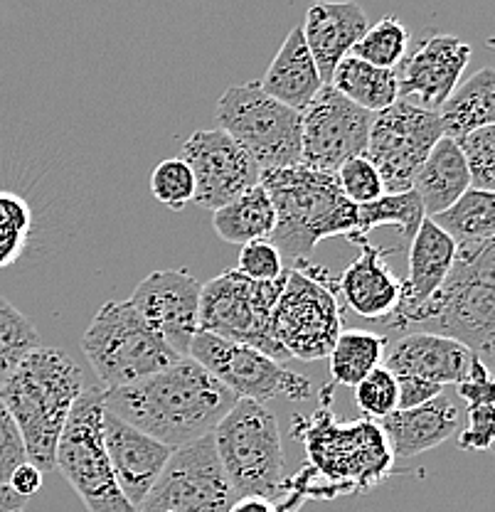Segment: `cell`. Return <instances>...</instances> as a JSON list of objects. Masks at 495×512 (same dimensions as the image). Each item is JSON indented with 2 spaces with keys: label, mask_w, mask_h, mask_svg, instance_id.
Segmentation results:
<instances>
[{
  "label": "cell",
  "mask_w": 495,
  "mask_h": 512,
  "mask_svg": "<svg viewBox=\"0 0 495 512\" xmlns=\"http://www.w3.org/2000/svg\"><path fill=\"white\" fill-rule=\"evenodd\" d=\"M444 136L459 138L476 128L495 124V67L478 69L459 84L439 109Z\"/></svg>",
  "instance_id": "obj_26"
},
{
  "label": "cell",
  "mask_w": 495,
  "mask_h": 512,
  "mask_svg": "<svg viewBox=\"0 0 495 512\" xmlns=\"http://www.w3.org/2000/svg\"><path fill=\"white\" fill-rule=\"evenodd\" d=\"M104 444L121 493L126 495L133 508H138L148 490L161 478L165 463L170 461L175 448L153 439L151 434L129 424L109 409L104 412Z\"/></svg>",
  "instance_id": "obj_19"
},
{
  "label": "cell",
  "mask_w": 495,
  "mask_h": 512,
  "mask_svg": "<svg viewBox=\"0 0 495 512\" xmlns=\"http://www.w3.org/2000/svg\"><path fill=\"white\" fill-rule=\"evenodd\" d=\"M463 451H491L495 446V404L466 407V426L459 431Z\"/></svg>",
  "instance_id": "obj_42"
},
{
  "label": "cell",
  "mask_w": 495,
  "mask_h": 512,
  "mask_svg": "<svg viewBox=\"0 0 495 512\" xmlns=\"http://www.w3.org/2000/svg\"><path fill=\"white\" fill-rule=\"evenodd\" d=\"M106 389L84 387L57 441L55 468L82 498L89 512H138L116 483L104 444Z\"/></svg>",
  "instance_id": "obj_6"
},
{
  "label": "cell",
  "mask_w": 495,
  "mask_h": 512,
  "mask_svg": "<svg viewBox=\"0 0 495 512\" xmlns=\"http://www.w3.org/2000/svg\"><path fill=\"white\" fill-rule=\"evenodd\" d=\"M441 136L444 124L439 111L397 99L375 114L365 158L377 168L387 192L412 190L419 168Z\"/></svg>",
  "instance_id": "obj_11"
},
{
  "label": "cell",
  "mask_w": 495,
  "mask_h": 512,
  "mask_svg": "<svg viewBox=\"0 0 495 512\" xmlns=\"http://www.w3.org/2000/svg\"><path fill=\"white\" fill-rule=\"evenodd\" d=\"M217 124L252 156L259 170L301 163V111L276 101L259 82L227 89L217 101Z\"/></svg>",
  "instance_id": "obj_8"
},
{
  "label": "cell",
  "mask_w": 495,
  "mask_h": 512,
  "mask_svg": "<svg viewBox=\"0 0 495 512\" xmlns=\"http://www.w3.org/2000/svg\"><path fill=\"white\" fill-rule=\"evenodd\" d=\"M202 284L188 269L153 271L136 286L129 301L180 357L200 330Z\"/></svg>",
  "instance_id": "obj_16"
},
{
  "label": "cell",
  "mask_w": 495,
  "mask_h": 512,
  "mask_svg": "<svg viewBox=\"0 0 495 512\" xmlns=\"http://www.w3.org/2000/svg\"><path fill=\"white\" fill-rule=\"evenodd\" d=\"M301 28L323 84H330L338 62L350 55L370 25L365 10L353 0H321L308 8Z\"/></svg>",
  "instance_id": "obj_22"
},
{
  "label": "cell",
  "mask_w": 495,
  "mask_h": 512,
  "mask_svg": "<svg viewBox=\"0 0 495 512\" xmlns=\"http://www.w3.org/2000/svg\"><path fill=\"white\" fill-rule=\"evenodd\" d=\"M360 247V256L340 276V293L345 306L365 320L382 323L397 311L402 301V281L382 261V249L372 247L365 237L353 239Z\"/></svg>",
  "instance_id": "obj_23"
},
{
  "label": "cell",
  "mask_w": 495,
  "mask_h": 512,
  "mask_svg": "<svg viewBox=\"0 0 495 512\" xmlns=\"http://www.w3.org/2000/svg\"><path fill=\"white\" fill-rule=\"evenodd\" d=\"M335 89L350 99L353 104L363 106L370 114H380L387 106L399 99V84L395 69L375 67V64L358 60L355 55H345L335 67L333 79Z\"/></svg>",
  "instance_id": "obj_28"
},
{
  "label": "cell",
  "mask_w": 495,
  "mask_h": 512,
  "mask_svg": "<svg viewBox=\"0 0 495 512\" xmlns=\"http://www.w3.org/2000/svg\"><path fill=\"white\" fill-rule=\"evenodd\" d=\"M35 348H40V335L33 320L0 296V384Z\"/></svg>",
  "instance_id": "obj_34"
},
{
  "label": "cell",
  "mask_w": 495,
  "mask_h": 512,
  "mask_svg": "<svg viewBox=\"0 0 495 512\" xmlns=\"http://www.w3.org/2000/svg\"><path fill=\"white\" fill-rule=\"evenodd\" d=\"M237 394L193 357H180L156 375L106 389V409L129 424L180 448L212 434L237 402Z\"/></svg>",
  "instance_id": "obj_1"
},
{
  "label": "cell",
  "mask_w": 495,
  "mask_h": 512,
  "mask_svg": "<svg viewBox=\"0 0 495 512\" xmlns=\"http://www.w3.org/2000/svg\"><path fill=\"white\" fill-rule=\"evenodd\" d=\"M340 330L335 288L321 269L286 271V286L274 311V333L286 355L313 362L330 355Z\"/></svg>",
  "instance_id": "obj_10"
},
{
  "label": "cell",
  "mask_w": 495,
  "mask_h": 512,
  "mask_svg": "<svg viewBox=\"0 0 495 512\" xmlns=\"http://www.w3.org/2000/svg\"><path fill=\"white\" fill-rule=\"evenodd\" d=\"M355 402L370 419H385L399 409L397 375L387 367H377L363 382L355 384Z\"/></svg>",
  "instance_id": "obj_36"
},
{
  "label": "cell",
  "mask_w": 495,
  "mask_h": 512,
  "mask_svg": "<svg viewBox=\"0 0 495 512\" xmlns=\"http://www.w3.org/2000/svg\"><path fill=\"white\" fill-rule=\"evenodd\" d=\"M387 340L372 330H340L333 350H330V375L335 384L355 387L372 370H377L385 357Z\"/></svg>",
  "instance_id": "obj_30"
},
{
  "label": "cell",
  "mask_w": 495,
  "mask_h": 512,
  "mask_svg": "<svg viewBox=\"0 0 495 512\" xmlns=\"http://www.w3.org/2000/svg\"><path fill=\"white\" fill-rule=\"evenodd\" d=\"M466 421V402L459 394L441 392L414 409H397L382 419V431L397 458H414L459 436Z\"/></svg>",
  "instance_id": "obj_21"
},
{
  "label": "cell",
  "mask_w": 495,
  "mask_h": 512,
  "mask_svg": "<svg viewBox=\"0 0 495 512\" xmlns=\"http://www.w3.org/2000/svg\"><path fill=\"white\" fill-rule=\"evenodd\" d=\"M151 192L168 210H185L195 200V175L185 158H165L153 168Z\"/></svg>",
  "instance_id": "obj_35"
},
{
  "label": "cell",
  "mask_w": 495,
  "mask_h": 512,
  "mask_svg": "<svg viewBox=\"0 0 495 512\" xmlns=\"http://www.w3.org/2000/svg\"><path fill=\"white\" fill-rule=\"evenodd\" d=\"M375 114L345 99L333 84H323L316 99L301 111V163L321 173H338L350 158L365 156Z\"/></svg>",
  "instance_id": "obj_14"
},
{
  "label": "cell",
  "mask_w": 495,
  "mask_h": 512,
  "mask_svg": "<svg viewBox=\"0 0 495 512\" xmlns=\"http://www.w3.org/2000/svg\"><path fill=\"white\" fill-rule=\"evenodd\" d=\"M234 498L215 436L205 434L175 448L138 512H230Z\"/></svg>",
  "instance_id": "obj_12"
},
{
  "label": "cell",
  "mask_w": 495,
  "mask_h": 512,
  "mask_svg": "<svg viewBox=\"0 0 495 512\" xmlns=\"http://www.w3.org/2000/svg\"><path fill=\"white\" fill-rule=\"evenodd\" d=\"M456 244L483 242L495 237V190L468 188L449 210L431 217Z\"/></svg>",
  "instance_id": "obj_31"
},
{
  "label": "cell",
  "mask_w": 495,
  "mask_h": 512,
  "mask_svg": "<svg viewBox=\"0 0 495 512\" xmlns=\"http://www.w3.org/2000/svg\"><path fill=\"white\" fill-rule=\"evenodd\" d=\"M456 249H459L456 239L431 217H424L417 234L409 242V274L402 281V301L390 318L382 320L387 328L407 333L419 308L429 303L431 296L444 286L446 276L454 266Z\"/></svg>",
  "instance_id": "obj_18"
},
{
  "label": "cell",
  "mask_w": 495,
  "mask_h": 512,
  "mask_svg": "<svg viewBox=\"0 0 495 512\" xmlns=\"http://www.w3.org/2000/svg\"><path fill=\"white\" fill-rule=\"evenodd\" d=\"M82 350L104 389L141 382L180 360L131 301H106L84 330Z\"/></svg>",
  "instance_id": "obj_5"
},
{
  "label": "cell",
  "mask_w": 495,
  "mask_h": 512,
  "mask_svg": "<svg viewBox=\"0 0 495 512\" xmlns=\"http://www.w3.org/2000/svg\"><path fill=\"white\" fill-rule=\"evenodd\" d=\"M412 188L422 197L427 217L449 210L463 192L471 188V173H468L466 156H463L456 138H439V143L431 148L429 158L419 168Z\"/></svg>",
  "instance_id": "obj_25"
},
{
  "label": "cell",
  "mask_w": 495,
  "mask_h": 512,
  "mask_svg": "<svg viewBox=\"0 0 495 512\" xmlns=\"http://www.w3.org/2000/svg\"><path fill=\"white\" fill-rule=\"evenodd\" d=\"M230 512H291L284 505H276L274 500L259 498V495H244V498L234 500Z\"/></svg>",
  "instance_id": "obj_46"
},
{
  "label": "cell",
  "mask_w": 495,
  "mask_h": 512,
  "mask_svg": "<svg viewBox=\"0 0 495 512\" xmlns=\"http://www.w3.org/2000/svg\"><path fill=\"white\" fill-rule=\"evenodd\" d=\"M237 271L254 281H274L284 274V256L269 239L242 244V252L237 256Z\"/></svg>",
  "instance_id": "obj_40"
},
{
  "label": "cell",
  "mask_w": 495,
  "mask_h": 512,
  "mask_svg": "<svg viewBox=\"0 0 495 512\" xmlns=\"http://www.w3.org/2000/svg\"><path fill=\"white\" fill-rule=\"evenodd\" d=\"M424 217H427L424 202L414 188L404 192H385V195L377 197L375 202L358 205V229H355V234L350 237V242L365 237L370 229L390 224V227L399 229L404 242L409 244L414 239V234H417L419 224L424 222Z\"/></svg>",
  "instance_id": "obj_32"
},
{
  "label": "cell",
  "mask_w": 495,
  "mask_h": 512,
  "mask_svg": "<svg viewBox=\"0 0 495 512\" xmlns=\"http://www.w3.org/2000/svg\"><path fill=\"white\" fill-rule=\"evenodd\" d=\"M28 498L15 493L10 485H0V512H13V510H25Z\"/></svg>",
  "instance_id": "obj_47"
},
{
  "label": "cell",
  "mask_w": 495,
  "mask_h": 512,
  "mask_svg": "<svg viewBox=\"0 0 495 512\" xmlns=\"http://www.w3.org/2000/svg\"><path fill=\"white\" fill-rule=\"evenodd\" d=\"M409 40H412V35H409L407 25L397 15H385L380 23L367 28L365 35L355 42L350 55L375 64V67L397 69L407 55Z\"/></svg>",
  "instance_id": "obj_33"
},
{
  "label": "cell",
  "mask_w": 495,
  "mask_h": 512,
  "mask_svg": "<svg viewBox=\"0 0 495 512\" xmlns=\"http://www.w3.org/2000/svg\"><path fill=\"white\" fill-rule=\"evenodd\" d=\"M259 84L266 94L296 111H303L316 99L323 89V79L306 45L303 28H294L286 35L284 45L276 52L274 62L269 64Z\"/></svg>",
  "instance_id": "obj_24"
},
{
  "label": "cell",
  "mask_w": 495,
  "mask_h": 512,
  "mask_svg": "<svg viewBox=\"0 0 495 512\" xmlns=\"http://www.w3.org/2000/svg\"><path fill=\"white\" fill-rule=\"evenodd\" d=\"M491 453H493V456H495V446H493V448H491Z\"/></svg>",
  "instance_id": "obj_48"
},
{
  "label": "cell",
  "mask_w": 495,
  "mask_h": 512,
  "mask_svg": "<svg viewBox=\"0 0 495 512\" xmlns=\"http://www.w3.org/2000/svg\"><path fill=\"white\" fill-rule=\"evenodd\" d=\"M37 229L40 222L28 192L0 185V271L33 254Z\"/></svg>",
  "instance_id": "obj_29"
},
{
  "label": "cell",
  "mask_w": 495,
  "mask_h": 512,
  "mask_svg": "<svg viewBox=\"0 0 495 512\" xmlns=\"http://www.w3.org/2000/svg\"><path fill=\"white\" fill-rule=\"evenodd\" d=\"M397 387H399V409L422 407V404L431 402V399L439 397V394L446 389L444 384H436L412 375H397Z\"/></svg>",
  "instance_id": "obj_44"
},
{
  "label": "cell",
  "mask_w": 495,
  "mask_h": 512,
  "mask_svg": "<svg viewBox=\"0 0 495 512\" xmlns=\"http://www.w3.org/2000/svg\"><path fill=\"white\" fill-rule=\"evenodd\" d=\"M338 178L340 190L348 197L353 205H367V202H375L377 197L385 195V183H382L380 173H377L375 165L370 163L365 156L350 158L340 165V170L335 173Z\"/></svg>",
  "instance_id": "obj_38"
},
{
  "label": "cell",
  "mask_w": 495,
  "mask_h": 512,
  "mask_svg": "<svg viewBox=\"0 0 495 512\" xmlns=\"http://www.w3.org/2000/svg\"><path fill=\"white\" fill-rule=\"evenodd\" d=\"M84 387L82 367L62 348L42 345L0 384V399L23 434L28 461L42 473L55 468L57 441Z\"/></svg>",
  "instance_id": "obj_2"
},
{
  "label": "cell",
  "mask_w": 495,
  "mask_h": 512,
  "mask_svg": "<svg viewBox=\"0 0 495 512\" xmlns=\"http://www.w3.org/2000/svg\"><path fill=\"white\" fill-rule=\"evenodd\" d=\"M227 480L237 498H279L286 490L284 448L276 416L254 399H237L212 431Z\"/></svg>",
  "instance_id": "obj_4"
},
{
  "label": "cell",
  "mask_w": 495,
  "mask_h": 512,
  "mask_svg": "<svg viewBox=\"0 0 495 512\" xmlns=\"http://www.w3.org/2000/svg\"><path fill=\"white\" fill-rule=\"evenodd\" d=\"M180 158L188 160L195 175V205L220 210L234 197L259 183V165L222 128L195 131L183 143Z\"/></svg>",
  "instance_id": "obj_15"
},
{
  "label": "cell",
  "mask_w": 495,
  "mask_h": 512,
  "mask_svg": "<svg viewBox=\"0 0 495 512\" xmlns=\"http://www.w3.org/2000/svg\"><path fill=\"white\" fill-rule=\"evenodd\" d=\"M284 286L286 271L274 281H254L237 269L222 271L202 286L200 330L286 360L289 355L274 333V311Z\"/></svg>",
  "instance_id": "obj_7"
},
{
  "label": "cell",
  "mask_w": 495,
  "mask_h": 512,
  "mask_svg": "<svg viewBox=\"0 0 495 512\" xmlns=\"http://www.w3.org/2000/svg\"><path fill=\"white\" fill-rule=\"evenodd\" d=\"M456 394L466 402V407H476V404H495V375L491 367L473 357V365L468 377L461 384H456Z\"/></svg>",
  "instance_id": "obj_43"
},
{
  "label": "cell",
  "mask_w": 495,
  "mask_h": 512,
  "mask_svg": "<svg viewBox=\"0 0 495 512\" xmlns=\"http://www.w3.org/2000/svg\"><path fill=\"white\" fill-rule=\"evenodd\" d=\"M303 434L308 463L333 490H367L390 476L395 453L382 426L372 421L338 424L330 412L318 409Z\"/></svg>",
  "instance_id": "obj_9"
},
{
  "label": "cell",
  "mask_w": 495,
  "mask_h": 512,
  "mask_svg": "<svg viewBox=\"0 0 495 512\" xmlns=\"http://www.w3.org/2000/svg\"><path fill=\"white\" fill-rule=\"evenodd\" d=\"M259 183L269 192L276 210V227L269 242L286 259L303 261L323 239H350L358 229V205L343 195L333 173L298 163L262 170Z\"/></svg>",
  "instance_id": "obj_3"
},
{
  "label": "cell",
  "mask_w": 495,
  "mask_h": 512,
  "mask_svg": "<svg viewBox=\"0 0 495 512\" xmlns=\"http://www.w3.org/2000/svg\"><path fill=\"white\" fill-rule=\"evenodd\" d=\"M13 512H23V510H13Z\"/></svg>",
  "instance_id": "obj_49"
},
{
  "label": "cell",
  "mask_w": 495,
  "mask_h": 512,
  "mask_svg": "<svg viewBox=\"0 0 495 512\" xmlns=\"http://www.w3.org/2000/svg\"><path fill=\"white\" fill-rule=\"evenodd\" d=\"M459 146L471 173V188L495 190V124L466 133Z\"/></svg>",
  "instance_id": "obj_37"
},
{
  "label": "cell",
  "mask_w": 495,
  "mask_h": 512,
  "mask_svg": "<svg viewBox=\"0 0 495 512\" xmlns=\"http://www.w3.org/2000/svg\"><path fill=\"white\" fill-rule=\"evenodd\" d=\"M10 488L15 490L18 495H23V498H33L42 490V471L35 466V463L25 461L23 466H18L13 471V476L8 480Z\"/></svg>",
  "instance_id": "obj_45"
},
{
  "label": "cell",
  "mask_w": 495,
  "mask_h": 512,
  "mask_svg": "<svg viewBox=\"0 0 495 512\" xmlns=\"http://www.w3.org/2000/svg\"><path fill=\"white\" fill-rule=\"evenodd\" d=\"M212 224L215 232L225 239L227 244H249L257 239H269L276 227V210L269 192L262 183L242 192L227 202L225 207L212 212Z\"/></svg>",
  "instance_id": "obj_27"
},
{
  "label": "cell",
  "mask_w": 495,
  "mask_h": 512,
  "mask_svg": "<svg viewBox=\"0 0 495 512\" xmlns=\"http://www.w3.org/2000/svg\"><path fill=\"white\" fill-rule=\"evenodd\" d=\"M25 461H28V448H25L23 434L0 399V485H8L15 468L23 466Z\"/></svg>",
  "instance_id": "obj_41"
},
{
  "label": "cell",
  "mask_w": 495,
  "mask_h": 512,
  "mask_svg": "<svg viewBox=\"0 0 495 512\" xmlns=\"http://www.w3.org/2000/svg\"><path fill=\"white\" fill-rule=\"evenodd\" d=\"M449 274L495 291V237L483 239V242L459 244Z\"/></svg>",
  "instance_id": "obj_39"
},
{
  "label": "cell",
  "mask_w": 495,
  "mask_h": 512,
  "mask_svg": "<svg viewBox=\"0 0 495 512\" xmlns=\"http://www.w3.org/2000/svg\"><path fill=\"white\" fill-rule=\"evenodd\" d=\"M471 52V45L461 37L431 35L395 69L399 99L419 96V106L439 111L461 84Z\"/></svg>",
  "instance_id": "obj_17"
},
{
  "label": "cell",
  "mask_w": 495,
  "mask_h": 512,
  "mask_svg": "<svg viewBox=\"0 0 495 512\" xmlns=\"http://www.w3.org/2000/svg\"><path fill=\"white\" fill-rule=\"evenodd\" d=\"M476 352L449 335L404 333L387 345L385 367L395 375H412L436 384H461L468 377Z\"/></svg>",
  "instance_id": "obj_20"
},
{
  "label": "cell",
  "mask_w": 495,
  "mask_h": 512,
  "mask_svg": "<svg viewBox=\"0 0 495 512\" xmlns=\"http://www.w3.org/2000/svg\"><path fill=\"white\" fill-rule=\"evenodd\" d=\"M188 357L225 382L239 399H254L264 404L274 397H286L294 402L311 397V382L306 377L286 370L279 360L252 345L234 343L198 330L190 343Z\"/></svg>",
  "instance_id": "obj_13"
}]
</instances>
